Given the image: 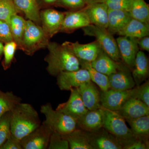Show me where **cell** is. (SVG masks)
<instances>
[{
    "label": "cell",
    "instance_id": "4fadbf2b",
    "mask_svg": "<svg viewBox=\"0 0 149 149\" xmlns=\"http://www.w3.org/2000/svg\"><path fill=\"white\" fill-rule=\"evenodd\" d=\"M91 24L88 15L83 9L65 12L60 32L71 33Z\"/></svg>",
    "mask_w": 149,
    "mask_h": 149
},
{
    "label": "cell",
    "instance_id": "9a60e30c",
    "mask_svg": "<svg viewBox=\"0 0 149 149\" xmlns=\"http://www.w3.org/2000/svg\"><path fill=\"white\" fill-rule=\"evenodd\" d=\"M91 24L107 29L108 24V8L104 2L86 6L83 9Z\"/></svg>",
    "mask_w": 149,
    "mask_h": 149
},
{
    "label": "cell",
    "instance_id": "83f0119b",
    "mask_svg": "<svg viewBox=\"0 0 149 149\" xmlns=\"http://www.w3.org/2000/svg\"><path fill=\"white\" fill-rule=\"evenodd\" d=\"M26 24V20L18 14L13 15L11 18L10 26L13 41L17 45V49L20 47Z\"/></svg>",
    "mask_w": 149,
    "mask_h": 149
},
{
    "label": "cell",
    "instance_id": "7bdbcfd3",
    "mask_svg": "<svg viewBox=\"0 0 149 149\" xmlns=\"http://www.w3.org/2000/svg\"><path fill=\"white\" fill-rule=\"evenodd\" d=\"M43 6H49L56 4L58 0H41Z\"/></svg>",
    "mask_w": 149,
    "mask_h": 149
},
{
    "label": "cell",
    "instance_id": "484cf974",
    "mask_svg": "<svg viewBox=\"0 0 149 149\" xmlns=\"http://www.w3.org/2000/svg\"><path fill=\"white\" fill-rule=\"evenodd\" d=\"M82 68L88 70L91 80L95 83L102 91H107L110 88L108 76L99 72L91 66V62L79 61Z\"/></svg>",
    "mask_w": 149,
    "mask_h": 149
},
{
    "label": "cell",
    "instance_id": "d590c367",
    "mask_svg": "<svg viewBox=\"0 0 149 149\" xmlns=\"http://www.w3.org/2000/svg\"><path fill=\"white\" fill-rule=\"evenodd\" d=\"M132 97L140 100L149 107V81L135 88Z\"/></svg>",
    "mask_w": 149,
    "mask_h": 149
},
{
    "label": "cell",
    "instance_id": "ab89813d",
    "mask_svg": "<svg viewBox=\"0 0 149 149\" xmlns=\"http://www.w3.org/2000/svg\"><path fill=\"white\" fill-rule=\"evenodd\" d=\"M0 149H22L20 140L11 135L6 142L3 144Z\"/></svg>",
    "mask_w": 149,
    "mask_h": 149
},
{
    "label": "cell",
    "instance_id": "e575fe53",
    "mask_svg": "<svg viewBox=\"0 0 149 149\" xmlns=\"http://www.w3.org/2000/svg\"><path fill=\"white\" fill-rule=\"evenodd\" d=\"M48 149H69L68 141L63 135L56 132H53L50 139Z\"/></svg>",
    "mask_w": 149,
    "mask_h": 149
},
{
    "label": "cell",
    "instance_id": "30bf717a",
    "mask_svg": "<svg viewBox=\"0 0 149 149\" xmlns=\"http://www.w3.org/2000/svg\"><path fill=\"white\" fill-rule=\"evenodd\" d=\"M65 12L48 8L40 11L41 24L43 31L50 39L60 32Z\"/></svg>",
    "mask_w": 149,
    "mask_h": 149
},
{
    "label": "cell",
    "instance_id": "7a4b0ae2",
    "mask_svg": "<svg viewBox=\"0 0 149 149\" xmlns=\"http://www.w3.org/2000/svg\"><path fill=\"white\" fill-rule=\"evenodd\" d=\"M47 48L49 53L45 61L48 64L47 71L51 75L56 77L62 72L80 69L79 60L62 45L49 41Z\"/></svg>",
    "mask_w": 149,
    "mask_h": 149
},
{
    "label": "cell",
    "instance_id": "8992f818",
    "mask_svg": "<svg viewBox=\"0 0 149 149\" xmlns=\"http://www.w3.org/2000/svg\"><path fill=\"white\" fill-rule=\"evenodd\" d=\"M102 107L104 111V128L121 141L130 140L134 137L133 132L127 126L124 118L117 111Z\"/></svg>",
    "mask_w": 149,
    "mask_h": 149
},
{
    "label": "cell",
    "instance_id": "8d00e7d4",
    "mask_svg": "<svg viewBox=\"0 0 149 149\" xmlns=\"http://www.w3.org/2000/svg\"><path fill=\"white\" fill-rule=\"evenodd\" d=\"M55 4L71 10L82 9L86 6L85 0H58Z\"/></svg>",
    "mask_w": 149,
    "mask_h": 149
},
{
    "label": "cell",
    "instance_id": "836d02e7",
    "mask_svg": "<svg viewBox=\"0 0 149 149\" xmlns=\"http://www.w3.org/2000/svg\"><path fill=\"white\" fill-rule=\"evenodd\" d=\"M10 111L6 113L0 118V148L11 135L10 126Z\"/></svg>",
    "mask_w": 149,
    "mask_h": 149
},
{
    "label": "cell",
    "instance_id": "f1b7e54d",
    "mask_svg": "<svg viewBox=\"0 0 149 149\" xmlns=\"http://www.w3.org/2000/svg\"><path fill=\"white\" fill-rule=\"evenodd\" d=\"M21 102V99L12 92H4L0 90V118L8 112L12 110Z\"/></svg>",
    "mask_w": 149,
    "mask_h": 149
},
{
    "label": "cell",
    "instance_id": "ba28073f",
    "mask_svg": "<svg viewBox=\"0 0 149 149\" xmlns=\"http://www.w3.org/2000/svg\"><path fill=\"white\" fill-rule=\"evenodd\" d=\"M62 45L68 49L79 61L89 62L95 60L102 50L96 41L86 44L65 41Z\"/></svg>",
    "mask_w": 149,
    "mask_h": 149
},
{
    "label": "cell",
    "instance_id": "3957f363",
    "mask_svg": "<svg viewBox=\"0 0 149 149\" xmlns=\"http://www.w3.org/2000/svg\"><path fill=\"white\" fill-rule=\"evenodd\" d=\"M49 40L42 27L28 19L26 20L25 30L18 49L27 55L32 56L37 51L47 48Z\"/></svg>",
    "mask_w": 149,
    "mask_h": 149
},
{
    "label": "cell",
    "instance_id": "8fae6325",
    "mask_svg": "<svg viewBox=\"0 0 149 149\" xmlns=\"http://www.w3.org/2000/svg\"><path fill=\"white\" fill-rule=\"evenodd\" d=\"M134 89L126 91L109 89L102 91L100 95L101 105L111 110L117 111L128 99L132 97Z\"/></svg>",
    "mask_w": 149,
    "mask_h": 149
},
{
    "label": "cell",
    "instance_id": "44dd1931",
    "mask_svg": "<svg viewBox=\"0 0 149 149\" xmlns=\"http://www.w3.org/2000/svg\"><path fill=\"white\" fill-rule=\"evenodd\" d=\"M108 77L110 88L116 91L130 90L136 84L130 73L122 69L109 75Z\"/></svg>",
    "mask_w": 149,
    "mask_h": 149
},
{
    "label": "cell",
    "instance_id": "f6af8a7d",
    "mask_svg": "<svg viewBox=\"0 0 149 149\" xmlns=\"http://www.w3.org/2000/svg\"><path fill=\"white\" fill-rule=\"evenodd\" d=\"M4 46L3 43L0 42V60L3 54Z\"/></svg>",
    "mask_w": 149,
    "mask_h": 149
},
{
    "label": "cell",
    "instance_id": "ffe728a7",
    "mask_svg": "<svg viewBox=\"0 0 149 149\" xmlns=\"http://www.w3.org/2000/svg\"><path fill=\"white\" fill-rule=\"evenodd\" d=\"M91 64L96 70L107 76L122 69L119 62L111 58L102 50Z\"/></svg>",
    "mask_w": 149,
    "mask_h": 149
},
{
    "label": "cell",
    "instance_id": "5b68a950",
    "mask_svg": "<svg viewBox=\"0 0 149 149\" xmlns=\"http://www.w3.org/2000/svg\"><path fill=\"white\" fill-rule=\"evenodd\" d=\"M84 35L95 37L102 50L115 61L119 62L121 57L116 40L107 29L91 24L82 28Z\"/></svg>",
    "mask_w": 149,
    "mask_h": 149
},
{
    "label": "cell",
    "instance_id": "277c9868",
    "mask_svg": "<svg viewBox=\"0 0 149 149\" xmlns=\"http://www.w3.org/2000/svg\"><path fill=\"white\" fill-rule=\"evenodd\" d=\"M40 111L45 116V120L43 123L53 132L64 136L77 129V120L61 112L54 110L50 103H48L42 105Z\"/></svg>",
    "mask_w": 149,
    "mask_h": 149
},
{
    "label": "cell",
    "instance_id": "e0dca14e",
    "mask_svg": "<svg viewBox=\"0 0 149 149\" xmlns=\"http://www.w3.org/2000/svg\"><path fill=\"white\" fill-rule=\"evenodd\" d=\"M116 111L124 119H133L149 115V107L140 100L131 97Z\"/></svg>",
    "mask_w": 149,
    "mask_h": 149
},
{
    "label": "cell",
    "instance_id": "5bb4252c",
    "mask_svg": "<svg viewBox=\"0 0 149 149\" xmlns=\"http://www.w3.org/2000/svg\"><path fill=\"white\" fill-rule=\"evenodd\" d=\"M121 58L128 67L133 68L139 51L137 38L120 36L116 39Z\"/></svg>",
    "mask_w": 149,
    "mask_h": 149
},
{
    "label": "cell",
    "instance_id": "cb8c5ba5",
    "mask_svg": "<svg viewBox=\"0 0 149 149\" xmlns=\"http://www.w3.org/2000/svg\"><path fill=\"white\" fill-rule=\"evenodd\" d=\"M132 75L136 84L139 85L147 79L149 74V61L142 51H139L136 56Z\"/></svg>",
    "mask_w": 149,
    "mask_h": 149
},
{
    "label": "cell",
    "instance_id": "6da1fadb",
    "mask_svg": "<svg viewBox=\"0 0 149 149\" xmlns=\"http://www.w3.org/2000/svg\"><path fill=\"white\" fill-rule=\"evenodd\" d=\"M41 123L38 113L30 104L20 102L10 111L11 133L20 141Z\"/></svg>",
    "mask_w": 149,
    "mask_h": 149
},
{
    "label": "cell",
    "instance_id": "60d3db41",
    "mask_svg": "<svg viewBox=\"0 0 149 149\" xmlns=\"http://www.w3.org/2000/svg\"><path fill=\"white\" fill-rule=\"evenodd\" d=\"M123 148L127 149H148L147 144L141 141H134L126 145Z\"/></svg>",
    "mask_w": 149,
    "mask_h": 149
},
{
    "label": "cell",
    "instance_id": "9c48e42d",
    "mask_svg": "<svg viewBox=\"0 0 149 149\" xmlns=\"http://www.w3.org/2000/svg\"><path fill=\"white\" fill-rule=\"evenodd\" d=\"M57 77V84L62 91H70L81 84L91 81L89 72L85 68L74 71L63 72Z\"/></svg>",
    "mask_w": 149,
    "mask_h": 149
},
{
    "label": "cell",
    "instance_id": "603a6c76",
    "mask_svg": "<svg viewBox=\"0 0 149 149\" xmlns=\"http://www.w3.org/2000/svg\"><path fill=\"white\" fill-rule=\"evenodd\" d=\"M117 35L137 39L149 36V24L132 18Z\"/></svg>",
    "mask_w": 149,
    "mask_h": 149
},
{
    "label": "cell",
    "instance_id": "f546056e",
    "mask_svg": "<svg viewBox=\"0 0 149 149\" xmlns=\"http://www.w3.org/2000/svg\"><path fill=\"white\" fill-rule=\"evenodd\" d=\"M134 135L148 136L149 133V115L133 119H126Z\"/></svg>",
    "mask_w": 149,
    "mask_h": 149
},
{
    "label": "cell",
    "instance_id": "7c38bea8",
    "mask_svg": "<svg viewBox=\"0 0 149 149\" xmlns=\"http://www.w3.org/2000/svg\"><path fill=\"white\" fill-rule=\"evenodd\" d=\"M70 91L71 93L68 101L59 104L56 110L71 116L77 121L89 110L84 105L77 89L72 88Z\"/></svg>",
    "mask_w": 149,
    "mask_h": 149
},
{
    "label": "cell",
    "instance_id": "2e32d148",
    "mask_svg": "<svg viewBox=\"0 0 149 149\" xmlns=\"http://www.w3.org/2000/svg\"><path fill=\"white\" fill-rule=\"evenodd\" d=\"M76 88L81 96L84 105L88 110L100 108V95L91 81L83 83Z\"/></svg>",
    "mask_w": 149,
    "mask_h": 149
},
{
    "label": "cell",
    "instance_id": "d6986e66",
    "mask_svg": "<svg viewBox=\"0 0 149 149\" xmlns=\"http://www.w3.org/2000/svg\"><path fill=\"white\" fill-rule=\"evenodd\" d=\"M131 18L128 12L108 8V24L107 30L112 35L117 34Z\"/></svg>",
    "mask_w": 149,
    "mask_h": 149
},
{
    "label": "cell",
    "instance_id": "4316f807",
    "mask_svg": "<svg viewBox=\"0 0 149 149\" xmlns=\"http://www.w3.org/2000/svg\"><path fill=\"white\" fill-rule=\"evenodd\" d=\"M131 18L149 24V6L145 0H132L128 11Z\"/></svg>",
    "mask_w": 149,
    "mask_h": 149
},
{
    "label": "cell",
    "instance_id": "d4e9b609",
    "mask_svg": "<svg viewBox=\"0 0 149 149\" xmlns=\"http://www.w3.org/2000/svg\"><path fill=\"white\" fill-rule=\"evenodd\" d=\"M68 141L69 148L71 149H94L90 139L85 136L81 130L75 129L74 131L63 136Z\"/></svg>",
    "mask_w": 149,
    "mask_h": 149
},
{
    "label": "cell",
    "instance_id": "ac0fdd59",
    "mask_svg": "<svg viewBox=\"0 0 149 149\" xmlns=\"http://www.w3.org/2000/svg\"><path fill=\"white\" fill-rule=\"evenodd\" d=\"M103 110L101 106L100 108L88 111L77 120V125L88 131H97L103 127Z\"/></svg>",
    "mask_w": 149,
    "mask_h": 149
},
{
    "label": "cell",
    "instance_id": "f35d334b",
    "mask_svg": "<svg viewBox=\"0 0 149 149\" xmlns=\"http://www.w3.org/2000/svg\"><path fill=\"white\" fill-rule=\"evenodd\" d=\"M13 41V37L9 24L0 20V42L6 44Z\"/></svg>",
    "mask_w": 149,
    "mask_h": 149
},
{
    "label": "cell",
    "instance_id": "ee69618b",
    "mask_svg": "<svg viewBox=\"0 0 149 149\" xmlns=\"http://www.w3.org/2000/svg\"><path fill=\"white\" fill-rule=\"evenodd\" d=\"M85 1H86V6H88L92 4L96 3L104 2L105 0H85Z\"/></svg>",
    "mask_w": 149,
    "mask_h": 149
},
{
    "label": "cell",
    "instance_id": "52a82bcc",
    "mask_svg": "<svg viewBox=\"0 0 149 149\" xmlns=\"http://www.w3.org/2000/svg\"><path fill=\"white\" fill-rule=\"evenodd\" d=\"M53 131L42 123L40 126L20 140L22 149H48Z\"/></svg>",
    "mask_w": 149,
    "mask_h": 149
},
{
    "label": "cell",
    "instance_id": "d6a6232c",
    "mask_svg": "<svg viewBox=\"0 0 149 149\" xmlns=\"http://www.w3.org/2000/svg\"><path fill=\"white\" fill-rule=\"evenodd\" d=\"M4 46V58L2 62V65L5 70L10 67L14 59L15 51L17 49V45L14 41L6 43Z\"/></svg>",
    "mask_w": 149,
    "mask_h": 149
},
{
    "label": "cell",
    "instance_id": "1f68e13d",
    "mask_svg": "<svg viewBox=\"0 0 149 149\" xmlns=\"http://www.w3.org/2000/svg\"><path fill=\"white\" fill-rule=\"evenodd\" d=\"M18 12L13 0H0V20L10 25L11 18Z\"/></svg>",
    "mask_w": 149,
    "mask_h": 149
},
{
    "label": "cell",
    "instance_id": "b9f144b4",
    "mask_svg": "<svg viewBox=\"0 0 149 149\" xmlns=\"http://www.w3.org/2000/svg\"><path fill=\"white\" fill-rule=\"evenodd\" d=\"M138 46L143 50L149 51V36L141 37L137 40Z\"/></svg>",
    "mask_w": 149,
    "mask_h": 149
},
{
    "label": "cell",
    "instance_id": "7402d4cb",
    "mask_svg": "<svg viewBox=\"0 0 149 149\" xmlns=\"http://www.w3.org/2000/svg\"><path fill=\"white\" fill-rule=\"evenodd\" d=\"M18 11H21L29 20L40 25V7L37 0H13Z\"/></svg>",
    "mask_w": 149,
    "mask_h": 149
},
{
    "label": "cell",
    "instance_id": "74e56055",
    "mask_svg": "<svg viewBox=\"0 0 149 149\" xmlns=\"http://www.w3.org/2000/svg\"><path fill=\"white\" fill-rule=\"evenodd\" d=\"M110 9L129 11L132 0H105L104 2Z\"/></svg>",
    "mask_w": 149,
    "mask_h": 149
},
{
    "label": "cell",
    "instance_id": "4dcf8cb0",
    "mask_svg": "<svg viewBox=\"0 0 149 149\" xmlns=\"http://www.w3.org/2000/svg\"><path fill=\"white\" fill-rule=\"evenodd\" d=\"M91 143L94 148L100 149H120L123 147L120 142L111 139L109 136L102 135L97 137Z\"/></svg>",
    "mask_w": 149,
    "mask_h": 149
}]
</instances>
